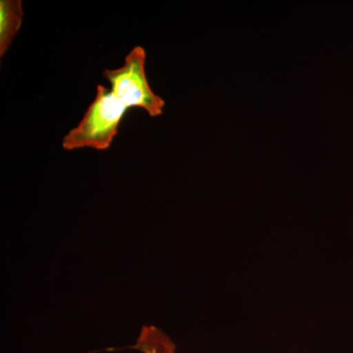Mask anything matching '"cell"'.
Wrapping results in <instances>:
<instances>
[{"instance_id": "cell-1", "label": "cell", "mask_w": 353, "mask_h": 353, "mask_svg": "<svg viewBox=\"0 0 353 353\" xmlns=\"http://www.w3.org/2000/svg\"><path fill=\"white\" fill-rule=\"evenodd\" d=\"M126 106L112 90L99 85L94 101L88 106L78 126L64 137L62 148L67 152L80 148L106 150L112 145Z\"/></svg>"}, {"instance_id": "cell-3", "label": "cell", "mask_w": 353, "mask_h": 353, "mask_svg": "<svg viewBox=\"0 0 353 353\" xmlns=\"http://www.w3.org/2000/svg\"><path fill=\"white\" fill-rule=\"evenodd\" d=\"M21 0L0 1V57H3L17 36L23 22Z\"/></svg>"}, {"instance_id": "cell-2", "label": "cell", "mask_w": 353, "mask_h": 353, "mask_svg": "<svg viewBox=\"0 0 353 353\" xmlns=\"http://www.w3.org/2000/svg\"><path fill=\"white\" fill-rule=\"evenodd\" d=\"M146 52L141 46H134L118 69L104 70L103 76L110 83L114 95L127 108L143 109L150 117L163 114L165 101L155 94L145 73Z\"/></svg>"}, {"instance_id": "cell-4", "label": "cell", "mask_w": 353, "mask_h": 353, "mask_svg": "<svg viewBox=\"0 0 353 353\" xmlns=\"http://www.w3.org/2000/svg\"><path fill=\"white\" fill-rule=\"evenodd\" d=\"M141 353H179L176 343L161 329L155 326L141 327L136 343L132 347Z\"/></svg>"}]
</instances>
